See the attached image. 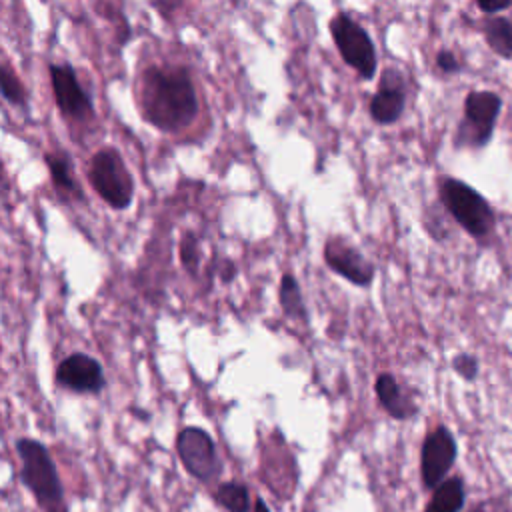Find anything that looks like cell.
I'll list each match as a JSON object with an SVG mask.
<instances>
[{
	"label": "cell",
	"instance_id": "obj_11",
	"mask_svg": "<svg viewBox=\"0 0 512 512\" xmlns=\"http://www.w3.org/2000/svg\"><path fill=\"white\" fill-rule=\"evenodd\" d=\"M456 452V440L446 426H436L426 434L420 454V472L426 488L436 490L444 482L456 460Z\"/></svg>",
	"mask_w": 512,
	"mask_h": 512
},
{
	"label": "cell",
	"instance_id": "obj_9",
	"mask_svg": "<svg viewBox=\"0 0 512 512\" xmlns=\"http://www.w3.org/2000/svg\"><path fill=\"white\" fill-rule=\"evenodd\" d=\"M322 256H324L326 266L334 274L342 276L344 280L352 282L354 286L368 288L374 282V274H376L374 264L354 244H350L344 236H330L324 242Z\"/></svg>",
	"mask_w": 512,
	"mask_h": 512
},
{
	"label": "cell",
	"instance_id": "obj_18",
	"mask_svg": "<svg viewBox=\"0 0 512 512\" xmlns=\"http://www.w3.org/2000/svg\"><path fill=\"white\" fill-rule=\"evenodd\" d=\"M0 96L16 108L28 110V90L10 62H0Z\"/></svg>",
	"mask_w": 512,
	"mask_h": 512
},
{
	"label": "cell",
	"instance_id": "obj_10",
	"mask_svg": "<svg viewBox=\"0 0 512 512\" xmlns=\"http://www.w3.org/2000/svg\"><path fill=\"white\" fill-rule=\"evenodd\" d=\"M54 380L60 388L76 394H98L106 388L102 364L84 352H72L62 358L54 370Z\"/></svg>",
	"mask_w": 512,
	"mask_h": 512
},
{
	"label": "cell",
	"instance_id": "obj_5",
	"mask_svg": "<svg viewBox=\"0 0 512 512\" xmlns=\"http://www.w3.org/2000/svg\"><path fill=\"white\" fill-rule=\"evenodd\" d=\"M328 28L342 60L362 80H372L378 70V56L368 30L350 12L344 10H338L332 16Z\"/></svg>",
	"mask_w": 512,
	"mask_h": 512
},
{
	"label": "cell",
	"instance_id": "obj_14",
	"mask_svg": "<svg viewBox=\"0 0 512 512\" xmlns=\"http://www.w3.org/2000/svg\"><path fill=\"white\" fill-rule=\"evenodd\" d=\"M376 396L380 406L394 418V420H410L416 412L418 406L412 402V398L404 392L400 386L398 378L390 372H380L374 384Z\"/></svg>",
	"mask_w": 512,
	"mask_h": 512
},
{
	"label": "cell",
	"instance_id": "obj_20",
	"mask_svg": "<svg viewBox=\"0 0 512 512\" xmlns=\"http://www.w3.org/2000/svg\"><path fill=\"white\" fill-rule=\"evenodd\" d=\"M178 256H180V264L184 266V270L190 276H196L198 268H200V240L192 230L182 234L180 246H178Z\"/></svg>",
	"mask_w": 512,
	"mask_h": 512
},
{
	"label": "cell",
	"instance_id": "obj_4",
	"mask_svg": "<svg viewBox=\"0 0 512 512\" xmlns=\"http://www.w3.org/2000/svg\"><path fill=\"white\" fill-rule=\"evenodd\" d=\"M86 174L94 192L112 210H126L132 204L136 184L122 154L116 148L112 146L98 148L90 156Z\"/></svg>",
	"mask_w": 512,
	"mask_h": 512
},
{
	"label": "cell",
	"instance_id": "obj_16",
	"mask_svg": "<svg viewBox=\"0 0 512 512\" xmlns=\"http://www.w3.org/2000/svg\"><path fill=\"white\" fill-rule=\"evenodd\" d=\"M278 302H280L282 312H284L288 318L300 320V322H306V320H308V310H306V304H304V296H302L300 284H298L296 276L290 274V272L282 274V278H280V284H278Z\"/></svg>",
	"mask_w": 512,
	"mask_h": 512
},
{
	"label": "cell",
	"instance_id": "obj_17",
	"mask_svg": "<svg viewBox=\"0 0 512 512\" xmlns=\"http://www.w3.org/2000/svg\"><path fill=\"white\" fill-rule=\"evenodd\" d=\"M464 506V486L460 478L444 480L432 494L424 512H460Z\"/></svg>",
	"mask_w": 512,
	"mask_h": 512
},
{
	"label": "cell",
	"instance_id": "obj_1",
	"mask_svg": "<svg viewBox=\"0 0 512 512\" xmlns=\"http://www.w3.org/2000/svg\"><path fill=\"white\" fill-rule=\"evenodd\" d=\"M138 106L142 118L164 134H178L198 118V92L184 66L150 64L140 74Z\"/></svg>",
	"mask_w": 512,
	"mask_h": 512
},
{
	"label": "cell",
	"instance_id": "obj_3",
	"mask_svg": "<svg viewBox=\"0 0 512 512\" xmlns=\"http://www.w3.org/2000/svg\"><path fill=\"white\" fill-rule=\"evenodd\" d=\"M438 196L460 228L476 242H486L496 228V214L488 200L470 184L442 176L438 180Z\"/></svg>",
	"mask_w": 512,
	"mask_h": 512
},
{
	"label": "cell",
	"instance_id": "obj_15",
	"mask_svg": "<svg viewBox=\"0 0 512 512\" xmlns=\"http://www.w3.org/2000/svg\"><path fill=\"white\" fill-rule=\"evenodd\" d=\"M482 36L488 48L504 58L512 60V20L504 16H486L482 22Z\"/></svg>",
	"mask_w": 512,
	"mask_h": 512
},
{
	"label": "cell",
	"instance_id": "obj_19",
	"mask_svg": "<svg viewBox=\"0 0 512 512\" xmlns=\"http://www.w3.org/2000/svg\"><path fill=\"white\" fill-rule=\"evenodd\" d=\"M214 498L226 512H248L250 510V492L240 482H222L216 488Z\"/></svg>",
	"mask_w": 512,
	"mask_h": 512
},
{
	"label": "cell",
	"instance_id": "obj_8",
	"mask_svg": "<svg viewBox=\"0 0 512 512\" xmlns=\"http://www.w3.org/2000/svg\"><path fill=\"white\" fill-rule=\"evenodd\" d=\"M48 74L54 102L64 118L82 122L94 116V100L90 92L82 86L76 68L70 62H52L48 66Z\"/></svg>",
	"mask_w": 512,
	"mask_h": 512
},
{
	"label": "cell",
	"instance_id": "obj_13",
	"mask_svg": "<svg viewBox=\"0 0 512 512\" xmlns=\"http://www.w3.org/2000/svg\"><path fill=\"white\" fill-rule=\"evenodd\" d=\"M44 162L50 174V182L60 196H66L70 200H84V190L76 178L72 156L66 150L62 148L46 150Z\"/></svg>",
	"mask_w": 512,
	"mask_h": 512
},
{
	"label": "cell",
	"instance_id": "obj_6",
	"mask_svg": "<svg viewBox=\"0 0 512 512\" xmlns=\"http://www.w3.org/2000/svg\"><path fill=\"white\" fill-rule=\"evenodd\" d=\"M502 96L492 90H472L464 98V114L454 134L456 148H484L496 128Z\"/></svg>",
	"mask_w": 512,
	"mask_h": 512
},
{
	"label": "cell",
	"instance_id": "obj_7",
	"mask_svg": "<svg viewBox=\"0 0 512 512\" xmlns=\"http://www.w3.org/2000/svg\"><path fill=\"white\" fill-rule=\"evenodd\" d=\"M176 452L186 472L196 480L210 482L220 474V458L212 436L200 426H184L176 436Z\"/></svg>",
	"mask_w": 512,
	"mask_h": 512
},
{
	"label": "cell",
	"instance_id": "obj_23",
	"mask_svg": "<svg viewBox=\"0 0 512 512\" xmlns=\"http://www.w3.org/2000/svg\"><path fill=\"white\" fill-rule=\"evenodd\" d=\"M476 8L480 12H484L486 16H494V14H500L508 8H512V0H506V2H486V0H478L476 2Z\"/></svg>",
	"mask_w": 512,
	"mask_h": 512
},
{
	"label": "cell",
	"instance_id": "obj_2",
	"mask_svg": "<svg viewBox=\"0 0 512 512\" xmlns=\"http://www.w3.org/2000/svg\"><path fill=\"white\" fill-rule=\"evenodd\" d=\"M16 452L20 456V478L32 492L44 512H68L58 470L48 448L34 438H18Z\"/></svg>",
	"mask_w": 512,
	"mask_h": 512
},
{
	"label": "cell",
	"instance_id": "obj_12",
	"mask_svg": "<svg viewBox=\"0 0 512 512\" xmlns=\"http://www.w3.org/2000/svg\"><path fill=\"white\" fill-rule=\"evenodd\" d=\"M404 108H406V80L398 68L388 66L380 78L378 90L370 98V104H368L370 118L380 126H392L400 120Z\"/></svg>",
	"mask_w": 512,
	"mask_h": 512
},
{
	"label": "cell",
	"instance_id": "obj_21",
	"mask_svg": "<svg viewBox=\"0 0 512 512\" xmlns=\"http://www.w3.org/2000/svg\"><path fill=\"white\" fill-rule=\"evenodd\" d=\"M452 370L466 382H472L476 380L478 376V370H480V364H478V358L468 354V352H460L452 358Z\"/></svg>",
	"mask_w": 512,
	"mask_h": 512
},
{
	"label": "cell",
	"instance_id": "obj_24",
	"mask_svg": "<svg viewBox=\"0 0 512 512\" xmlns=\"http://www.w3.org/2000/svg\"><path fill=\"white\" fill-rule=\"evenodd\" d=\"M254 512H270L266 502L260 496H256V500H254Z\"/></svg>",
	"mask_w": 512,
	"mask_h": 512
},
{
	"label": "cell",
	"instance_id": "obj_22",
	"mask_svg": "<svg viewBox=\"0 0 512 512\" xmlns=\"http://www.w3.org/2000/svg\"><path fill=\"white\" fill-rule=\"evenodd\" d=\"M436 68H438L442 74H448V76L462 72L460 60H458L456 54H454L452 50H448V48L436 52Z\"/></svg>",
	"mask_w": 512,
	"mask_h": 512
}]
</instances>
